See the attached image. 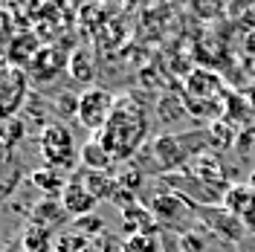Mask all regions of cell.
Here are the masks:
<instances>
[{"instance_id":"13","label":"cell","mask_w":255,"mask_h":252,"mask_svg":"<svg viewBox=\"0 0 255 252\" xmlns=\"http://www.w3.org/2000/svg\"><path fill=\"white\" fill-rule=\"evenodd\" d=\"M113 165H116L113 154L96 139V136L81 145V168H90V171H111Z\"/></svg>"},{"instance_id":"12","label":"cell","mask_w":255,"mask_h":252,"mask_svg":"<svg viewBox=\"0 0 255 252\" xmlns=\"http://www.w3.org/2000/svg\"><path fill=\"white\" fill-rule=\"evenodd\" d=\"M67 218H70V215H67V209L61 206V200L47 197V200H38V203L32 206V221L29 223H38V226H44V229H58Z\"/></svg>"},{"instance_id":"24","label":"cell","mask_w":255,"mask_h":252,"mask_svg":"<svg viewBox=\"0 0 255 252\" xmlns=\"http://www.w3.org/2000/svg\"><path fill=\"white\" fill-rule=\"evenodd\" d=\"M235 252H255V235H247V238H244L238 247H235Z\"/></svg>"},{"instance_id":"11","label":"cell","mask_w":255,"mask_h":252,"mask_svg":"<svg viewBox=\"0 0 255 252\" xmlns=\"http://www.w3.org/2000/svg\"><path fill=\"white\" fill-rule=\"evenodd\" d=\"M76 174L81 177V183L90 189V194H93L96 200H113L119 180H116L111 171H90V168H79Z\"/></svg>"},{"instance_id":"17","label":"cell","mask_w":255,"mask_h":252,"mask_svg":"<svg viewBox=\"0 0 255 252\" xmlns=\"http://www.w3.org/2000/svg\"><path fill=\"white\" fill-rule=\"evenodd\" d=\"M52 244V229H44L38 223H26L23 235H20V247L23 252H47Z\"/></svg>"},{"instance_id":"23","label":"cell","mask_w":255,"mask_h":252,"mask_svg":"<svg viewBox=\"0 0 255 252\" xmlns=\"http://www.w3.org/2000/svg\"><path fill=\"white\" fill-rule=\"evenodd\" d=\"M81 252H116V247H113V241L108 235H96V238H90V241L84 244Z\"/></svg>"},{"instance_id":"1","label":"cell","mask_w":255,"mask_h":252,"mask_svg":"<svg viewBox=\"0 0 255 252\" xmlns=\"http://www.w3.org/2000/svg\"><path fill=\"white\" fill-rule=\"evenodd\" d=\"M145 136H148V113L133 96H119L108 125L96 133V139L111 151L116 162H130L145 148Z\"/></svg>"},{"instance_id":"9","label":"cell","mask_w":255,"mask_h":252,"mask_svg":"<svg viewBox=\"0 0 255 252\" xmlns=\"http://www.w3.org/2000/svg\"><path fill=\"white\" fill-rule=\"evenodd\" d=\"M122 232L125 235H159L162 229H159L154 212L148 206L136 203V206L122 209Z\"/></svg>"},{"instance_id":"10","label":"cell","mask_w":255,"mask_h":252,"mask_svg":"<svg viewBox=\"0 0 255 252\" xmlns=\"http://www.w3.org/2000/svg\"><path fill=\"white\" fill-rule=\"evenodd\" d=\"M64 67H67V55H61L58 49H38L29 61V76L35 81H49Z\"/></svg>"},{"instance_id":"7","label":"cell","mask_w":255,"mask_h":252,"mask_svg":"<svg viewBox=\"0 0 255 252\" xmlns=\"http://www.w3.org/2000/svg\"><path fill=\"white\" fill-rule=\"evenodd\" d=\"M96 200L93 194H90V189L81 183L79 174H70V180H67V189H64L61 194V206L67 209V215L76 221V218H87V215H93L96 209Z\"/></svg>"},{"instance_id":"19","label":"cell","mask_w":255,"mask_h":252,"mask_svg":"<svg viewBox=\"0 0 255 252\" xmlns=\"http://www.w3.org/2000/svg\"><path fill=\"white\" fill-rule=\"evenodd\" d=\"M162 241L159 235H125L119 252H159Z\"/></svg>"},{"instance_id":"2","label":"cell","mask_w":255,"mask_h":252,"mask_svg":"<svg viewBox=\"0 0 255 252\" xmlns=\"http://www.w3.org/2000/svg\"><path fill=\"white\" fill-rule=\"evenodd\" d=\"M38 151L49 168L64 174H76L81 165V148H76V136L64 122H49L41 127L38 136Z\"/></svg>"},{"instance_id":"4","label":"cell","mask_w":255,"mask_h":252,"mask_svg":"<svg viewBox=\"0 0 255 252\" xmlns=\"http://www.w3.org/2000/svg\"><path fill=\"white\" fill-rule=\"evenodd\" d=\"M194 215H197V223H200L206 232L223 238V241H229V244H235V247L250 235L247 223L238 221L235 215H229L223 206H194Z\"/></svg>"},{"instance_id":"18","label":"cell","mask_w":255,"mask_h":252,"mask_svg":"<svg viewBox=\"0 0 255 252\" xmlns=\"http://www.w3.org/2000/svg\"><path fill=\"white\" fill-rule=\"evenodd\" d=\"M235 142H238V133H235V127L229 125V122L218 119V122L209 125V145L215 151H229Z\"/></svg>"},{"instance_id":"16","label":"cell","mask_w":255,"mask_h":252,"mask_svg":"<svg viewBox=\"0 0 255 252\" xmlns=\"http://www.w3.org/2000/svg\"><path fill=\"white\" fill-rule=\"evenodd\" d=\"M26 136V122L20 119H3L0 122V157H9Z\"/></svg>"},{"instance_id":"5","label":"cell","mask_w":255,"mask_h":252,"mask_svg":"<svg viewBox=\"0 0 255 252\" xmlns=\"http://www.w3.org/2000/svg\"><path fill=\"white\" fill-rule=\"evenodd\" d=\"M26 76L15 64H0V122L15 119V113L26 105Z\"/></svg>"},{"instance_id":"14","label":"cell","mask_w":255,"mask_h":252,"mask_svg":"<svg viewBox=\"0 0 255 252\" xmlns=\"http://www.w3.org/2000/svg\"><path fill=\"white\" fill-rule=\"evenodd\" d=\"M67 180H70V174L64 171H55V168H49V165H44V168H35V171L29 174V183L35 186V189H41L47 197H61L64 189H67Z\"/></svg>"},{"instance_id":"6","label":"cell","mask_w":255,"mask_h":252,"mask_svg":"<svg viewBox=\"0 0 255 252\" xmlns=\"http://www.w3.org/2000/svg\"><path fill=\"white\" fill-rule=\"evenodd\" d=\"M183 171L191 174L194 180H200V183L212 186V189L226 191L229 186H232V183L226 180V165H223V159L218 157V154H209V151H203L200 157H194Z\"/></svg>"},{"instance_id":"22","label":"cell","mask_w":255,"mask_h":252,"mask_svg":"<svg viewBox=\"0 0 255 252\" xmlns=\"http://www.w3.org/2000/svg\"><path fill=\"white\" fill-rule=\"evenodd\" d=\"M142 168H133L130 162H128L122 171L116 174V180H119V186H125V189H130V191H136L139 194V186H142Z\"/></svg>"},{"instance_id":"21","label":"cell","mask_w":255,"mask_h":252,"mask_svg":"<svg viewBox=\"0 0 255 252\" xmlns=\"http://www.w3.org/2000/svg\"><path fill=\"white\" fill-rule=\"evenodd\" d=\"M79 96L81 93H58V99L52 102V111L61 119H70V116L79 119Z\"/></svg>"},{"instance_id":"25","label":"cell","mask_w":255,"mask_h":252,"mask_svg":"<svg viewBox=\"0 0 255 252\" xmlns=\"http://www.w3.org/2000/svg\"><path fill=\"white\" fill-rule=\"evenodd\" d=\"M247 183H250V186H253V189H255V168H253V171H250V180H247Z\"/></svg>"},{"instance_id":"20","label":"cell","mask_w":255,"mask_h":252,"mask_svg":"<svg viewBox=\"0 0 255 252\" xmlns=\"http://www.w3.org/2000/svg\"><path fill=\"white\" fill-rule=\"evenodd\" d=\"M73 232H79L81 238H96V235H105V221L99 215H87V218H76L73 221Z\"/></svg>"},{"instance_id":"15","label":"cell","mask_w":255,"mask_h":252,"mask_svg":"<svg viewBox=\"0 0 255 252\" xmlns=\"http://www.w3.org/2000/svg\"><path fill=\"white\" fill-rule=\"evenodd\" d=\"M67 73L79 81V84L93 87V79H96V61H93V55H90L87 49H81V47L73 49V52L67 55Z\"/></svg>"},{"instance_id":"8","label":"cell","mask_w":255,"mask_h":252,"mask_svg":"<svg viewBox=\"0 0 255 252\" xmlns=\"http://www.w3.org/2000/svg\"><path fill=\"white\" fill-rule=\"evenodd\" d=\"M223 209L229 215H235L238 221H244L247 226L255 221V189L250 183H232L223 191Z\"/></svg>"},{"instance_id":"3","label":"cell","mask_w":255,"mask_h":252,"mask_svg":"<svg viewBox=\"0 0 255 252\" xmlns=\"http://www.w3.org/2000/svg\"><path fill=\"white\" fill-rule=\"evenodd\" d=\"M113 108H116V96L111 90H105V87H84L79 96V122L87 130H93L99 133L102 127L108 125V119H111Z\"/></svg>"}]
</instances>
